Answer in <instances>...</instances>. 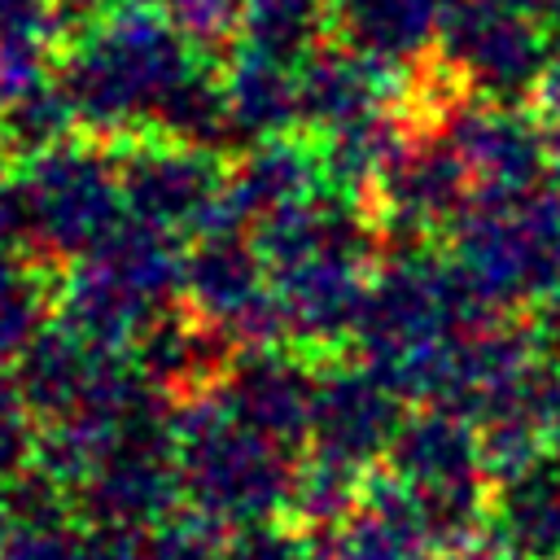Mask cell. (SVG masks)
<instances>
[{
	"instance_id": "6da1fadb",
	"label": "cell",
	"mask_w": 560,
	"mask_h": 560,
	"mask_svg": "<svg viewBox=\"0 0 560 560\" xmlns=\"http://www.w3.org/2000/svg\"><path fill=\"white\" fill-rule=\"evenodd\" d=\"M175 459L184 490L214 525L262 521L276 503L293 499L298 486V477L284 472V455L276 451V442L249 429L228 402L175 424Z\"/></svg>"
},
{
	"instance_id": "7a4b0ae2",
	"label": "cell",
	"mask_w": 560,
	"mask_h": 560,
	"mask_svg": "<svg viewBox=\"0 0 560 560\" xmlns=\"http://www.w3.org/2000/svg\"><path fill=\"white\" fill-rule=\"evenodd\" d=\"M551 57L556 44L547 39V26L503 0H459L442 31L446 83L472 101L525 105Z\"/></svg>"
},
{
	"instance_id": "3957f363",
	"label": "cell",
	"mask_w": 560,
	"mask_h": 560,
	"mask_svg": "<svg viewBox=\"0 0 560 560\" xmlns=\"http://www.w3.org/2000/svg\"><path fill=\"white\" fill-rule=\"evenodd\" d=\"M188 88L179 66V44L166 31H144L136 22L101 35L74 66L70 105L105 127L140 114L171 109Z\"/></svg>"
},
{
	"instance_id": "277c9868",
	"label": "cell",
	"mask_w": 560,
	"mask_h": 560,
	"mask_svg": "<svg viewBox=\"0 0 560 560\" xmlns=\"http://www.w3.org/2000/svg\"><path fill=\"white\" fill-rule=\"evenodd\" d=\"M438 105V136L468 166L477 197H521L547 184L551 162L538 114H529L525 105H494L459 92H442Z\"/></svg>"
},
{
	"instance_id": "5b68a950",
	"label": "cell",
	"mask_w": 560,
	"mask_h": 560,
	"mask_svg": "<svg viewBox=\"0 0 560 560\" xmlns=\"http://www.w3.org/2000/svg\"><path fill=\"white\" fill-rule=\"evenodd\" d=\"M118 197L122 188H114L105 166L88 153H48L31 171V184L18 192V210L39 245L79 254L114 232Z\"/></svg>"
},
{
	"instance_id": "8992f818",
	"label": "cell",
	"mask_w": 560,
	"mask_h": 560,
	"mask_svg": "<svg viewBox=\"0 0 560 560\" xmlns=\"http://www.w3.org/2000/svg\"><path fill=\"white\" fill-rule=\"evenodd\" d=\"M402 394L389 389L376 372H341L315 394V459L359 468L385 451H394L402 433Z\"/></svg>"
},
{
	"instance_id": "52a82bcc",
	"label": "cell",
	"mask_w": 560,
	"mask_h": 560,
	"mask_svg": "<svg viewBox=\"0 0 560 560\" xmlns=\"http://www.w3.org/2000/svg\"><path fill=\"white\" fill-rule=\"evenodd\" d=\"M381 201L394 223L424 232V228H455L468 206L477 201L468 166L455 158V149L433 131L424 140H407L389 171L381 175Z\"/></svg>"
},
{
	"instance_id": "ba28073f",
	"label": "cell",
	"mask_w": 560,
	"mask_h": 560,
	"mask_svg": "<svg viewBox=\"0 0 560 560\" xmlns=\"http://www.w3.org/2000/svg\"><path fill=\"white\" fill-rule=\"evenodd\" d=\"M429 547H438L429 516L394 472L372 477L332 534V560H429Z\"/></svg>"
},
{
	"instance_id": "9c48e42d",
	"label": "cell",
	"mask_w": 560,
	"mask_h": 560,
	"mask_svg": "<svg viewBox=\"0 0 560 560\" xmlns=\"http://www.w3.org/2000/svg\"><path fill=\"white\" fill-rule=\"evenodd\" d=\"M118 188L136 206V219L162 236L179 223L210 219V206H214V171L192 144L136 153Z\"/></svg>"
},
{
	"instance_id": "30bf717a",
	"label": "cell",
	"mask_w": 560,
	"mask_h": 560,
	"mask_svg": "<svg viewBox=\"0 0 560 560\" xmlns=\"http://www.w3.org/2000/svg\"><path fill=\"white\" fill-rule=\"evenodd\" d=\"M486 534L512 560H560V459L542 455L534 468L494 481Z\"/></svg>"
},
{
	"instance_id": "8fae6325",
	"label": "cell",
	"mask_w": 560,
	"mask_h": 560,
	"mask_svg": "<svg viewBox=\"0 0 560 560\" xmlns=\"http://www.w3.org/2000/svg\"><path fill=\"white\" fill-rule=\"evenodd\" d=\"M459 0H337V22L354 52L376 61H407L442 44Z\"/></svg>"
},
{
	"instance_id": "7c38bea8",
	"label": "cell",
	"mask_w": 560,
	"mask_h": 560,
	"mask_svg": "<svg viewBox=\"0 0 560 560\" xmlns=\"http://www.w3.org/2000/svg\"><path fill=\"white\" fill-rule=\"evenodd\" d=\"M315 394H319V385H315L311 376H302L293 363L258 359V363H249V368L232 381L228 407H232L249 429H258L262 438H271V442L280 446V442H298V438L311 433Z\"/></svg>"
},
{
	"instance_id": "4fadbf2b",
	"label": "cell",
	"mask_w": 560,
	"mask_h": 560,
	"mask_svg": "<svg viewBox=\"0 0 560 560\" xmlns=\"http://www.w3.org/2000/svg\"><path fill=\"white\" fill-rule=\"evenodd\" d=\"M254 48L267 52V61H293L311 48L319 31V0H254Z\"/></svg>"
},
{
	"instance_id": "5bb4252c",
	"label": "cell",
	"mask_w": 560,
	"mask_h": 560,
	"mask_svg": "<svg viewBox=\"0 0 560 560\" xmlns=\"http://www.w3.org/2000/svg\"><path fill=\"white\" fill-rule=\"evenodd\" d=\"M39 324V284L22 271L0 267V359L22 350Z\"/></svg>"
},
{
	"instance_id": "9a60e30c",
	"label": "cell",
	"mask_w": 560,
	"mask_h": 560,
	"mask_svg": "<svg viewBox=\"0 0 560 560\" xmlns=\"http://www.w3.org/2000/svg\"><path fill=\"white\" fill-rule=\"evenodd\" d=\"M223 560H311V551L293 534H280L271 525H254V529H245V538H236L223 551Z\"/></svg>"
},
{
	"instance_id": "2e32d148",
	"label": "cell",
	"mask_w": 560,
	"mask_h": 560,
	"mask_svg": "<svg viewBox=\"0 0 560 560\" xmlns=\"http://www.w3.org/2000/svg\"><path fill=\"white\" fill-rule=\"evenodd\" d=\"M534 114L542 122V136H547V162H551V175L560 184V39H556V57L534 92Z\"/></svg>"
},
{
	"instance_id": "e0dca14e",
	"label": "cell",
	"mask_w": 560,
	"mask_h": 560,
	"mask_svg": "<svg viewBox=\"0 0 560 560\" xmlns=\"http://www.w3.org/2000/svg\"><path fill=\"white\" fill-rule=\"evenodd\" d=\"M529 324H534V337H538L542 359L560 368V289H556L551 298H542V302H538V311H534V319H529Z\"/></svg>"
},
{
	"instance_id": "ac0fdd59",
	"label": "cell",
	"mask_w": 560,
	"mask_h": 560,
	"mask_svg": "<svg viewBox=\"0 0 560 560\" xmlns=\"http://www.w3.org/2000/svg\"><path fill=\"white\" fill-rule=\"evenodd\" d=\"M547 451L560 459V394L551 402V420H547Z\"/></svg>"
},
{
	"instance_id": "d6986e66",
	"label": "cell",
	"mask_w": 560,
	"mask_h": 560,
	"mask_svg": "<svg viewBox=\"0 0 560 560\" xmlns=\"http://www.w3.org/2000/svg\"><path fill=\"white\" fill-rule=\"evenodd\" d=\"M4 534H9V503L0 499V547H4Z\"/></svg>"
},
{
	"instance_id": "ffe728a7",
	"label": "cell",
	"mask_w": 560,
	"mask_h": 560,
	"mask_svg": "<svg viewBox=\"0 0 560 560\" xmlns=\"http://www.w3.org/2000/svg\"><path fill=\"white\" fill-rule=\"evenodd\" d=\"M74 4H101V0H74Z\"/></svg>"
}]
</instances>
